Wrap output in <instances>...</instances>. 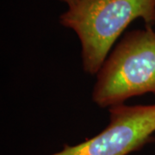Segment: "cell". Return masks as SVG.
<instances>
[{"mask_svg":"<svg viewBox=\"0 0 155 155\" xmlns=\"http://www.w3.org/2000/svg\"><path fill=\"white\" fill-rule=\"evenodd\" d=\"M155 95V31L152 26L126 33L97 73L92 101L100 108Z\"/></svg>","mask_w":155,"mask_h":155,"instance_id":"obj_2","label":"cell"},{"mask_svg":"<svg viewBox=\"0 0 155 155\" xmlns=\"http://www.w3.org/2000/svg\"><path fill=\"white\" fill-rule=\"evenodd\" d=\"M60 1H62L64 3H66L68 7H71V6L76 5L79 0H60Z\"/></svg>","mask_w":155,"mask_h":155,"instance_id":"obj_4","label":"cell"},{"mask_svg":"<svg viewBox=\"0 0 155 155\" xmlns=\"http://www.w3.org/2000/svg\"><path fill=\"white\" fill-rule=\"evenodd\" d=\"M136 19L155 24V0H79L60 17L81 45L83 69L97 75L114 44Z\"/></svg>","mask_w":155,"mask_h":155,"instance_id":"obj_1","label":"cell"},{"mask_svg":"<svg viewBox=\"0 0 155 155\" xmlns=\"http://www.w3.org/2000/svg\"><path fill=\"white\" fill-rule=\"evenodd\" d=\"M110 122L98 134L50 155H128L141 149L153 139L155 104L109 109Z\"/></svg>","mask_w":155,"mask_h":155,"instance_id":"obj_3","label":"cell"}]
</instances>
